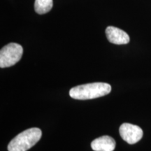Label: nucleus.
<instances>
[{"label":"nucleus","instance_id":"1","mask_svg":"<svg viewBox=\"0 0 151 151\" xmlns=\"http://www.w3.org/2000/svg\"><path fill=\"white\" fill-rule=\"evenodd\" d=\"M111 91V87L106 83H92L73 87L69 91V95L75 99H92L107 95Z\"/></svg>","mask_w":151,"mask_h":151},{"label":"nucleus","instance_id":"6","mask_svg":"<svg viewBox=\"0 0 151 151\" xmlns=\"http://www.w3.org/2000/svg\"><path fill=\"white\" fill-rule=\"evenodd\" d=\"M91 148L94 151H113L116 141L109 136H102L92 141Z\"/></svg>","mask_w":151,"mask_h":151},{"label":"nucleus","instance_id":"2","mask_svg":"<svg viewBox=\"0 0 151 151\" xmlns=\"http://www.w3.org/2000/svg\"><path fill=\"white\" fill-rule=\"evenodd\" d=\"M42 132L39 128L26 129L16 136L8 145L9 151H27L40 140Z\"/></svg>","mask_w":151,"mask_h":151},{"label":"nucleus","instance_id":"7","mask_svg":"<svg viewBox=\"0 0 151 151\" xmlns=\"http://www.w3.org/2000/svg\"><path fill=\"white\" fill-rule=\"evenodd\" d=\"M53 6L52 0H35V9L38 14H45L51 10Z\"/></svg>","mask_w":151,"mask_h":151},{"label":"nucleus","instance_id":"4","mask_svg":"<svg viewBox=\"0 0 151 151\" xmlns=\"http://www.w3.org/2000/svg\"><path fill=\"white\" fill-rule=\"evenodd\" d=\"M120 137L129 144H134L142 139L143 132L140 127L129 123H123L119 129Z\"/></svg>","mask_w":151,"mask_h":151},{"label":"nucleus","instance_id":"3","mask_svg":"<svg viewBox=\"0 0 151 151\" xmlns=\"http://www.w3.org/2000/svg\"><path fill=\"white\" fill-rule=\"evenodd\" d=\"M23 49L20 44L10 43L0 50V67H10L21 59Z\"/></svg>","mask_w":151,"mask_h":151},{"label":"nucleus","instance_id":"5","mask_svg":"<svg viewBox=\"0 0 151 151\" xmlns=\"http://www.w3.org/2000/svg\"><path fill=\"white\" fill-rule=\"evenodd\" d=\"M106 35L109 42L116 45L127 44L129 42V37L125 32L118 27L109 26L106 29Z\"/></svg>","mask_w":151,"mask_h":151}]
</instances>
